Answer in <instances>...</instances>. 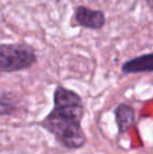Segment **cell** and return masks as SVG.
<instances>
[{"label":"cell","mask_w":153,"mask_h":154,"mask_svg":"<svg viewBox=\"0 0 153 154\" xmlns=\"http://www.w3.org/2000/svg\"><path fill=\"white\" fill-rule=\"evenodd\" d=\"M85 108L81 95L59 85L54 91V108L40 122V126L53 134L61 146L80 149L86 144L81 122Z\"/></svg>","instance_id":"cell-1"},{"label":"cell","mask_w":153,"mask_h":154,"mask_svg":"<svg viewBox=\"0 0 153 154\" xmlns=\"http://www.w3.org/2000/svg\"><path fill=\"white\" fill-rule=\"evenodd\" d=\"M37 62V54L26 43H0V72L26 70Z\"/></svg>","instance_id":"cell-2"},{"label":"cell","mask_w":153,"mask_h":154,"mask_svg":"<svg viewBox=\"0 0 153 154\" xmlns=\"http://www.w3.org/2000/svg\"><path fill=\"white\" fill-rule=\"evenodd\" d=\"M74 19L79 26L84 29L99 31L106 24L105 13L101 10H93L86 5H79L74 13Z\"/></svg>","instance_id":"cell-3"},{"label":"cell","mask_w":153,"mask_h":154,"mask_svg":"<svg viewBox=\"0 0 153 154\" xmlns=\"http://www.w3.org/2000/svg\"><path fill=\"white\" fill-rule=\"evenodd\" d=\"M122 72L125 75L152 72L153 71V55L152 53L144 54L139 57L132 58L122 65Z\"/></svg>","instance_id":"cell-4"},{"label":"cell","mask_w":153,"mask_h":154,"mask_svg":"<svg viewBox=\"0 0 153 154\" xmlns=\"http://www.w3.org/2000/svg\"><path fill=\"white\" fill-rule=\"evenodd\" d=\"M115 118L118 133H126L135 123V110L132 106L122 103L116 106Z\"/></svg>","instance_id":"cell-5"},{"label":"cell","mask_w":153,"mask_h":154,"mask_svg":"<svg viewBox=\"0 0 153 154\" xmlns=\"http://www.w3.org/2000/svg\"><path fill=\"white\" fill-rule=\"evenodd\" d=\"M21 102L13 92L0 93V116H13L20 111Z\"/></svg>","instance_id":"cell-6"},{"label":"cell","mask_w":153,"mask_h":154,"mask_svg":"<svg viewBox=\"0 0 153 154\" xmlns=\"http://www.w3.org/2000/svg\"><path fill=\"white\" fill-rule=\"evenodd\" d=\"M145 3L147 4V6L149 8V10L151 11L153 8V0H145Z\"/></svg>","instance_id":"cell-7"}]
</instances>
